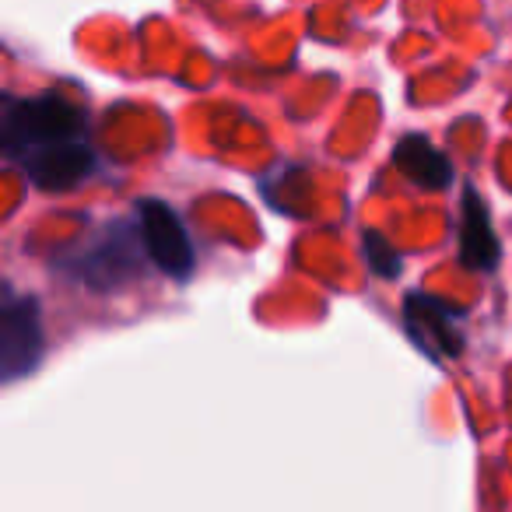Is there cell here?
Segmentation results:
<instances>
[{
  "label": "cell",
  "instance_id": "cell-3",
  "mask_svg": "<svg viewBox=\"0 0 512 512\" xmlns=\"http://www.w3.org/2000/svg\"><path fill=\"white\" fill-rule=\"evenodd\" d=\"M43 309L32 295H4L0 313V376L18 379L29 376L43 362Z\"/></svg>",
  "mask_w": 512,
  "mask_h": 512
},
{
  "label": "cell",
  "instance_id": "cell-6",
  "mask_svg": "<svg viewBox=\"0 0 512 512\" xmlns=\"http://www.w3.org/2000/svg\"><path fill=\"white\" fill-rule=\"evenodd\" d=\"M498 239L495 228H491V214L488 204L477 197L474 186L463 190V221H460V256L467 267L477 271H491L498 264Z\"/></svg>",
  "mask_w": 512,
  "mask_h": 512
},
{
  "label": "cell",
  "instance_id": "cell-8",
  "mask_svg": "<svg viewBox=\"0 0 512 512\" xmlns=\"http://www.w3.org/2000/svg\"><path fill=\"white\" fill-rule=\"evenodd\" d=\"M365 260L372 264V271L379 278H397L400 274V256L383 235H365Z\"/></svg>",
  "mask_w": 512,
  "mask_h": 512
},
{
  "label": "cell",
  "instance_id": "cell-1",
  "mask_svg": "<svg viewBox=\"0 0 512 512\" xmlns=\"http://www.w3.org/2000/svg\"><path fill=\"white\" fill-rule=\"evenodd\" d=\"M0 151L39 190H74L99 165L85 109L57 92L4 99Z\"/></svg>",
  "mask_w": 512,
  "mask_h": 512
},
{
  "label": "cell",
  "instance_id": "cell-4",
  "mask_svg": "<svg viewBox=\"0 0 512 512\" xmlns=\"http://www.w3.org/2000/svg\"><path fill=\"white\" fill-rule=\"evenodd\" d=\"M137 218L144 228V246H148L151 264L172 281H186L197 267V253H193L190 232H186L183 218L172 211L165 200L148 197L137 204Z\"/></svg>",
  "mask_w": 512,
  "mask_h": 512
},
{
  "label": "cell",
  "instance_id": "cell-2",
  "mask_svg": "<svg viewBox=\"0 0 512 512\" xmlns=\"http://www.w3.org/2000/svg\"><path fill=\"white\" fill-rule=\"evenodd\" d=\"M144 256H148V246H144L141 218H137V232L127 221H113L95 242H81L78 253L67 256L60 267L95 288H113L141 271Z\"/></svg>",
  "mask_w": 512,
  "mask_h": 512
},
{
  "label": "cell",
  "instance_id": "cell-5",
  "mask_svg": "<svg viewBox=\"0 0 512 512\" xmlns=\"http://www.w3.org/2000/svg\"><path fill=\"white\" fill-rule=\"evenodd\" d=\"M463 313L453 309L449 302L432 299V295H407L404 302V327L411 334V341L425 351L432 362L442 358H456L463 351Z\"/></svg>",
  "mask_w": 512,
  "mask_h": 512
},
{
  "label": "cell",
  "instance_id": "cell-7",
  "mask_svg": "<svg viewBox=\"0 0 512 512\" xmlns=\"http://www.w3.org/2000/svg\"><path fill=\"white\" fill-rule=\"evenodd\" d=\"M393 165H397L411 183L425 186V190H442V186H449V179H453L449 158L442 155L425 134L400 137V144L393 148Z\"/></svg>",
  "mask_w": 512,
  "mask_h": 512
}]
</instances>
